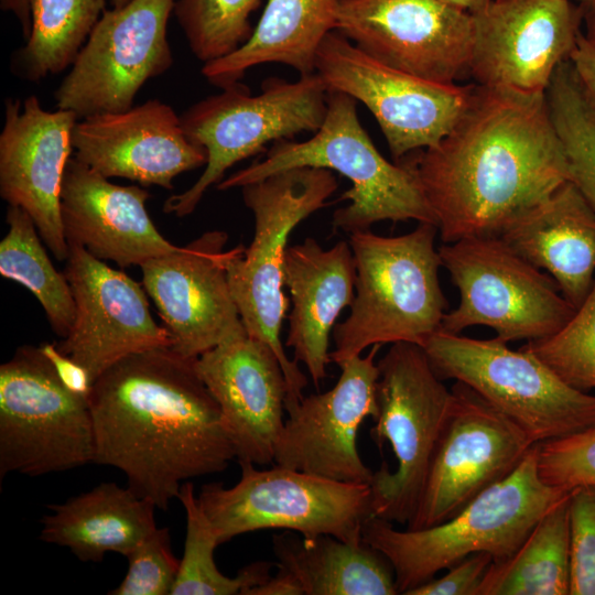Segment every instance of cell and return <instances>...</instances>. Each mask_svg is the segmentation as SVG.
<instances>
[{"label":"cell","instance_id":"cell-1","mask_svg":"<svg viewBox=\"0 0 595 595\" xmlns=\"http://www.w3.org/2000/svg\"><path fill=\"white\" fill-rule=\"evenodd\" d=\"M407 158L443 244L499 236L570 181L547 95L476 84L451 132L435 147Z\"/></svg>","mask_w":595,"mask_h":595},{"label":"cell","instance_id":"cell-2","mask_svg":"<svg viewBox=\"0 0 595 595\" xmlns=\"http://www.w3.org/2000/svg\"><path fill=\"white\" fill-rule=\"evenodd\" d=\"M94 463L121 470L138 496L166 510L188 479L225 470L236 452L195 358L170 347L131 354L87 397Z\"/></svg>","mask_w":595,"mask_h":595},{"label":"cell","instance_id":"cell-3","mask_svg":"<svg viewBox=\"0 0 595 595\" xmlns=\"http://www.w3.org/2000/svg\"><path fill=\"white\" fill-rule=\"evenodd\" d=\"M437 232L436 225L419 223L400 236L350 234L356 295L348 317L333 328L331 361L338 366L374 345L423 346L441 331L448 303L439 278Z\"/></svg>","mask_w":595,"mask_h":595},{"label":"cell","instance_id":"cell-4","mask_svg":"<svg viewBox=\"0 0 595 595\" xmlns=\"http://www.w3.org/2000/svg\"><path fill=\"white\" fill-rule=\"evenodd\" d=\"M356 105L351 96L328 90L325 119L312 138L275 141L263 160L230 174L217 190L242 187L293 167H322L353 184L340 197L349 204L333 214L335 230L350 235L382 220L436 225L413 164L407 156L396 163L382 156L361 126Z\"/></svg>","mask_w":595,"mask_h":595},{"label":"cell","instance_id":"cell-5","mask_svg":"<svg viewBox=\"0 0 595 595\" xmlns=\"http://www.w3.org/2000/svg\"><path fill=\"white\" fill-rule=\"evenodd\" d=\"M537 453L538 443L509 476L439 524L398 530L382 518L366 520L363 540L390 562L398 594L405 595L470 554L486 552L496 562L516 552L539 519L570 493L541 479Z\"/></svg>","mask_w":595,"mask_h":595},{"label":"cell","instance_id":"cell-6","mask_svg":"<svg viewBox=\"0 0 595 595\" xmlns=\"http://www.w3.org/2000/svg\"><path fill=\"white\" fill-rule=\"evenodd\" d=\"M337 187L333 171L313 166L283 170L240 187L255 217V235L249 247L227 251V279L247 334L267 343L279 358L288 385V413L299 405L307 383L280 338L289 306L282 290L288 239L302 220L327 205Z\"/></svg>","mask_w":595,"mask_h":595},{"label":"cell","instance_id":"cell-7","mask_svg":"<svg viewBox=\"0 0 595 595\" xmlns=\"http://www.w3.org/2000/svg\"><path fill=\"white\" fill-rule=\"evenodd\" d=\"M327 98L326 86L312 73L294 82L268 78L259 95L237 83L194 104L181 116V125L187 138L205 149L207 162L190 188L165 201L163 212L190 215L235 163L264 151L270 142L317 131Z\"/></svg>","mask_w":595,"mask_h":595},{"label":"cell","instance_id":"cell-8","mask_svg":"<svg viewBox=\"0 0 595 595\" xmlns=\"http://www.w3.org/2000/svg\"><path fill=\"white\" fill-rule=\"evenodd\" d=\"M377 364L378 414L370 432L379 447L390 444L397 466L393 472L386 465L374 472L372 516L408 526L448 418L453 392L420 345L391 344Z\"/></svg>","mask_w":595,"mask_h":595},{"label":"cell","instance_id":"cell-9","mask_svg":"<svg viewBox=\"0 0 595 595\" xmlns=\"http://www.w3.org/2000/svg\"><path fill=\"white\" fill-rule=\"evenodd\" d=\"M507 344L439 331L422 347L442 380L472 388L534 443L595 424V394L567 385L523 346Z\"/></svg>","mask_w":595,"mask_h":595},{"label":"cell","instance_id":"cell-10","mask_svg":"<svg viewBox=\"0 0 595 595\" xmlns=\"http://www.w3.org/2000/svg\"><path fill=\"white\" fill-rule=\"evenodd\" d=\"M238 463L241 475L232 487L208 483L197 495L219 544L266 529L363 541L364 523L372 516L369 484L339 482L280 465L258 469L250 462Z\"/></svg>","mask_w":595,"mask_h":595},{"label":"cell","instance_id":"cell-11","mask_svg":"<svg viewBox=\"0 0 595 595\" xmlns=\"http://www.w3.org/2000/svg\"><path fill=\"white\" fill-rule=\"evenodd\" d=\"M442 267L459 293L441 331L461 334L486 326L496 338L538 340L559 332L576 309L556 282L500 236L462 238L439 247Z\"/></svg>","mask_w":595,"mask_h":595},{"label":"cell","instance_id":"cell-12","mask_svg":"<svg viewBox=\"0 0 595 595\" xmlns=\"http://www.w3.org/2000/svg\"><path fill=\"white\" fill-rule=\"evenodd\" d=\"M87 398L71 391L40 347H19L0 366V478L94 463Z\"/></svg>","mask_w":595,"mask_h":595},{"label":"cell","instance_id":"cell-13","mask_svg":"<svg viewBox=\"0 0 595 595\" xmlns=\"http://www.w3.org/2000/svg\"><path fill=\"white\" fill-rule=\"evenodd\" d=\"M314 73L327 90L347 94L369 109L396 162L447 136L475 89V84L444 85L389 67L336 30L318 47Z\"/></svg>","mask_w":595,"mask_h":595},{"label":"cell","instance_id":"cell-14","mask_svg":"<svg viewBox=\"0 0 595 595\" xmlns=\"http://www.w3.org/2000/svg\"><path fill=\"white\" fill-rule=\"evenodd\" d=\"M176 0H129L106 10L54 93L78 120L128 110L141 87L173 64L167 22Z\"/></svg>","mask_w":595,"mask_h":595},{"label":"cell","instance_id":"cell-15","mask_svg":"<svg viewBox=\"0 0 595 595\" xmlns=\"http://www.w3.org/2000/svg\"><path fill=\"white\" fill-rule=\"evenodd\" d=\"M453 403L408 529L448 520L509 476L534 443L515 422L456 381Z\"/></svg>","mask_w":595,"mask_h":595},{"label":"cell","instance_id":"cell-16","mask_svg":"<svg viewBox=\"0 0 595 595\" xmlns=\"http://www.w3.org/2000/svg\"><path fill=\"white\" fill-rule=\"evenodd\" d=\"M336 31L415 77L444 85L470 77L472 15L443 0H343Z\"/></svg>","mask_w":595,"mask_h":595},{"label":"cell","instance_id":"cell-17","mask_svg":"<svg viewBox=\"0 0 595 595\" xmlns=\"http://www.w3.org/2000/svg\"><path fill=\"white\" fill-rule=\"evenodd\" d=\"M470 15L469 76L482 87L524 94L547 93L584 21L572 0H495Z\"/></svg>","mask_w":595,"mask_h":595},{"label":"cell","instance_id":"cell-18","mask_svg":"<svg viewBox=\"0 0 595 595\" xmlns=\"http://www.w3.org/2000/svg\"><path fill=\"white\" fill-rule=\"evenodd\" d=\"M68 248L63 272L76 312L68 335L56 346L87 371L91 386L120 359L171 346L167 329L151 315L144 288L85 248Z\"/></svg>","mask_w":595,"mask_h":595},{"label":"cell","instance_id":"cell-19","mask_svg":"<svg viewBox=\"0 0 595 595\" xmlns=\"http://www.w3.org/2000/svg\"><path fill=\"white\" fill-rule=\"evenodd\" d=\"M380 347L374 345L366 356L338 365L340 375L332 389L303 397L288 413L274 448L275 465L370 485L374 472L358 453L357 436L364 420L378 414Z\"/></svg>","mask_w":595,"mask_h":595},{"label":"cell","instance_id":"cell-20","mask_svg":"<svg viewBox=\"0 0 595 595\" xmlns=\"http://www.w3.org/2000/svg\"><path fill=\"white\" fill-rule=\"evenodd\" d=\"M225 231H207L178 250L143 262L142 283L175 353L197 358L247 332L227 279Z\"/></svg>","mask_w":595,"mask_h":595},{"label":"cell","instance_id":"cell-21","mask_svg":"<svg viewBox=\"0 0 595 595\" xmlns=\"http://www.w3.org/2000/svg\"><path fill=\"white\" fill-rule=\"evenodd\" d=\"M77 121L73 111L43 109L35 96L23 102L7 99L0 134V195L9 206L30 215L41 239L60 261H66L69 249L61 190Z\"/></svg>","mask_w":595,"mask_h":595},{"label":"cell","instance_id":"cell-22","mask_svg":"<svg viewBox=\"0 0 595 595\" xmlns=\"http://www.w3.org/2000/svg\"><path fill=\"white\" fill-rule=\"evenodd\" d=\"M215 399L238 462H274L288 385L279 358L264 342L244 332L195 358Z\"/></svg>","mask_w":595,"mask_h":595},{"label":"cell","instance_id":"cell-23","mask_svg":"<svg viewBox=\"0 0 595 595\" xmlns=\"http://www.w3.org/2000/svg\"><path fill=\"white\" fill-rule=\"evenodd\" d=\"M73 153L102 176L173 190L178 174L206 165L204 148L185 134L172 107L151 99L128 110L79 119Z\"/></svg>","mask_w":595,"mask_h":595},{"label":"cell","instance_id":"cell-24","mask_svg":"<svg viewBox=\"0 0 595 595\" xmlns=\"http://www.w3.org/2000/svg\"><path fill=\"white\" fill-rule=\"evenodd\" d=\"M150 194L122 186L72 156L61 190V215L68 244L121 268L178 250L152 223L145 203Z\"/></svg>","mask_w":595,"mask_h":595},{"label":"cell","instance_id":"cell-25","mask_svg":"<svg viewBox=\"0 0 595 595\" xmlns=\"http://www.w3.org/2000/svg\"><path fill=\"white\" fill-rule=\"evenodd\" d=\"M356 263L349 242L338 241L323 249L313 238L286 248L283 284L292 310L285 345L293 360L305 365L313 382L326 378L331 363L329 334L340 312L355 294Z\"/></svg>","mask_w":595,"mask_h":595},{"label":"cell","instance_id":"cell-26","mask_svg":"<svg viewBox=\"0 0 595 595\" xmlns=\"http://www.w3.org/2000/svg\"><path fill=\"white\" fill-rule=\"evenodd\" d=\"M499 236L547 272L575 309L583 303L595 281V212L571 181Z\"/></svg>","mask_w":595,"mask_h":595},{"label":"cell","instance_id":"cell-27","mask_svg":"<svg viewBox=\"0 0 595 595\" xmlns=\"http://www.w3.org/2000/svg\"><path fill=\"white\" fill-rule=\"evenodd\" d=\"M47 508L52 512L41 520L40 539L68 548L82 562H100L107 552L127 556L158 528L155 505L116 483Z\"/></svg>","mask_w":595,"mask_h":595},{"label":"cell","instance_id":"cell-28","mask_svg":"<svg viewBox=\"0 0 595 595\" xmlns=\"http://www.w3.org/2000/svg\"><path fill=\"white\" fill-rule=\"evenodd\" d=\"M342 1L267 0L250 39L231 54L205 63L203 76L223 89L264 63L288 65L300 75L314 73L318 47L336 30Z\"/></svg>","mask_w":595,"mask_h":595},{"label":"cell","instance_id":"cell-29","mask_svg":"<svg viewBox=\"0 0 595 595\" xmlns=\"http://www.w3.org/2000/svg\"><path fill=\"white\" fill-rule=\"evenodd\" d=\"M277 567L289 572L303 595H396L388 559L364 540L349 543L332 536L298 537L291 531L272 540Z\"/></svg>","mask_w":595,"mask_h":595},{"label":"cell","instance_id":"cell-30","mask_svg":"<svg viewBox=\"0 0 595 595\" xmlns=\"http://www.w3.org/2000/svg\"><path fill=\"white\" fill-rule=\"evenodd\" d=\"M570 494L539 519L512 555L491 563L477 595H570Z\"/></svg>","mask_w":595,"mask_h":595},{"label":"cell","instance_id":"cell-31","mask_svg":"<svg viewBox=\"0 0 595 595\" xmlns=\"http://www.w3.org/2000/svg\"><path fill=\"white\" fill-rule=\"evenodd\" d=\"M107 0H33L31 32L12 58L14 73L39 82L69 67L106 11Z\"/></svg>","mask_w":595,"mask_h":595},{"label":"cell","instance_id":"cell-32","mask_svg":"<svg viewBox=\"0 0 595 595\" xmlns=\"http://www.w3.org/2000/svg\"><path fill=\"white\" fill-rule=\"evenodd\" d=\"M6 220L9 230L0 242V274L24 285L40 302L54 333L65 338L76 306L64 272L54 268L24 209L9 206Z\"/></svg>","mask_w":595,"mask_h":595},{"label":"cell","instance_id":"cell-33","mask_svg":"<svg viewBox=\"0 0 595 595\" xmlns=\"http://www.w3.org/2000/svg\"><path fill=\"white\" fill-rule=\"evenodd\" d=\"M177 499L186 515V537L171 595H248L271 576L275 564L263 561L245 566L235 577L223 574L214 560L219 542L198 502L194 485L183 483Z\"/></svg>","mask_w":595,"mask_h":595},{"label":"cell","instance_id":"cell-34","mask_svg":"<svg viewBox=\"0 0 595 595\" xmlns=\"http://www.w3.org/2000/svg\"><path fill=\"white\" fill-rule=\"evenodd\" d=\"M545 95L567 158L570 181L595 212V112L570 61L558 67Z\"/></svg>","mask_w":595,"mask_h":595},{"label":"cell","instance_id":"cell-35","mask_svg":"<svg viewBox=\"0 0 595 595\" xmlns=\"http://www.w3.org/2000/svg\"><path fill=\"white\" fill-rule=\"evenodd\" d=\"M261 0H176L174 14L204 64L227 56L251 36L250 15Z\"/></svg>","mask_w":595,"mask_h":595},{"label":"cell","instance_id":"cell-36","mask_svg":"<svg viewBox=\"0 0 595 595\" xmlns=\"http://www.w3.org/2000/svg\"><path fill=\"white\" fill-rule=\"evenodd\" d=\"M524 348L571 387L595 388V281L571 320L555 334L527 342Z\"/></svg>","mask_w":595,"mask_h":595},{"label":"cell","instance_id":"cell-37","mask_svg":"<svg viewBox=\"0 0 595 595\" xmlns=\"http://www.w3.org/2000/svg\"><path fill=\"white\" fill-rule=\"evenodd\" d=\"M537 466L541 479L549 486L566 491L595 486V424L538 443Z\"/></svg>","mask_w":595,"mask_h":595},{"label":"cell","instance_id":"cell-38","mask_svg":"<svg viewBox=\"0 0 595 595\" xmlns=\"http://www.w3.org/2000/svg\"><path fill=\"white\" fill-rule=\"evenodd\" d=\"M126 558V576L110 595H171L180 561L172 552L167 528H156Z\"/></svg>","mask_w":595,"mask_h":595},{"label":"cell","instance_id":"cell-39","mask_svg":"<svg viewBox=\"0 0 595 595\" xmlns=\"http://www.w3.org/2000/svg\"><path fill=\"white\" fill-rule=\"evenodd\" d=\"M570 595H595V486L570 494Z\"/></svg>","mask_w":595,"mask_h":595},{"label":"cell","instance_id":"cell-40","mask_svg":"<svg viewBox=\"0 0 595 595\" xmlns=\"http://www.w3.org/2000/svg\"><path fill=\"white\" fill-rule=\"evenodd\" d=\"M494 562L486 552L470 554L447 569L443 576L412 588L405 595H477L482 581Z\"/></svg>","mask_w":595,"mask_h":595},{"label":"cell","instance_id":"cell-41","mask_svg":"<svg viewBox=\"0 0 595 595\" xmlns=\"http://www.w3.org/2000/svg\"><path fill=\"white\" fill-rule=\"evenodd\" d=\"M39 347L51 360L63 383L76 394L87 398L91 388L87 371L63 354L55 344L44 343Z\"/></svg>","mask_w":595,"mask_h":595},{"label":"cell","instance_id":"cell-42","mask_svg":"<svg viewBox=\"0 0 595 595\" xmlns=\"http://www.w3.org/2000/svg\"><path fill=\"white\" fill-rule=\"evenodd\" d=\"M570 63L588 105L595 112V45L583 32L578 36Z\"/></svg>","mask_w":595,"mask_h":595},{"label":"cell","instance_id":"cell-43","mask_svg":"<svg viewBox=\"0 0 595 595\" xmlns=\"http://www.w3.org/2000/svg\"><path fill=\"white\" fill-rule=\"evenodd\" d=\"M248 595H303V591L289 572L278 567L273 575L252 588Z\"/></svg>","mask_w":595,"mask_h":595},{"label":"cell","instance_id":"cell-44","mask_svg":"<svg viewBox=\"0 0 595 595\" xmlns=\"http://www.w3.org/2000/svg\"><path fill=\"white\" fill-rule=\"evenodd\" d=\"M32 3L33 0H0L1 9L12 12L19 20L25 40H28L31 32Z\"/></svg>","mask_w":595,"mask_h":595},{"label":"cell","instance_id":"cell-45","mask_svg":"<svg viewBox=\"0 0 595 595\" xmlns=\"http://www.w3.org/2000/svg\"><path fill=\"white\" fill-rule=\"evenodd\" d=\"M454 7L465 10L469 13L475 12L495 0H443Z\"/></svg>","mask_w":595,"mask_h":595},{"label":"cell","instance_id":"cell-46","mask_svg":"<svg viewBox=\"0 0 595 595\" xmlns=\"http://www.w3.org/2000/svg\"><path fill=\"white\" fill-rule=\"evenodd\" d=\"M586 26L585 36L595 45V8L584 15Z\"/></svg>","mask_w":595,"mask_h":595},{"label":"cell","instance_id":"cell-47","mask_svg":"<svg viewBox=\"0 0 595 595\" xmlns=\"http://www.w3.org/2000/svg\"><path fill=\"white\" fill-rule=\"evenodd\" d=\"M576 4L581 9L583 17L595 8V0H575Z\"/></svg>","mask_w":595,"mask_h":595},{"label":"cell","instance_id":"cell-48","mask_svg":"<svg viewBox=\"0 0 595 595\" xmlns=\"http://www.w3.org/2000/svg\"><path fill=\"white\" fill-rule=\"evenodd\" d=\"M129 0H110L112 7H121L126 4Z\"/></svg>","mask_w":595,"mask_h":595}]
</instances>
